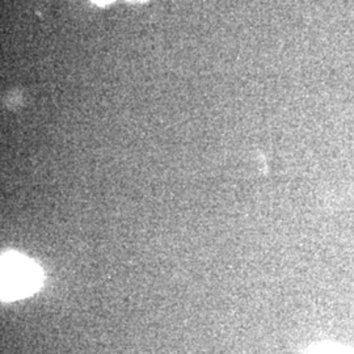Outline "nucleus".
Instances as JSON below:
<instances>
[{"label": "nucleus", "instance_id": "f03ea898", "mask_svg": "<svg viewBox=\"0 0 354 354\" xmlns=\"http://www.w3.org/2000/svg\"><path fill=\"white\" fill-rule=\"evenodd\" d=\"M96 3H99V4H106V3H109V1H112V0H95Z\"/></svg>", "mask_w": 354, "mask_h": 354}, {"label": "nucleus", "instance_id": "f257e3e1", "mask_svg": "<svg viewBox=\"0 0 354 354\" xmlns=\"http://www.w3.org/2000/svg\"><path fill=\"white\" fill-rule=\"evenodd\" d=\"M37 266L20 254H7L1 261V292L7 298L26 297L39 285Z\"/></svg>", "mask_w": 354, "mask_h": 354}, {"label": "nucleus", "instance_id": "7ed1b4c3", "mask_svg": "<svg viewBox=\"0 0 354 354\" xmlns=\"http://www.w3.org/2000/svg\"><path fill=\"white\" fill-rule=\"evenodd\" d=\"M131 3H142V1H146V0H129Z\"/></svg>", "mask_w": 354, "mask_h": 354}]
</instances>
